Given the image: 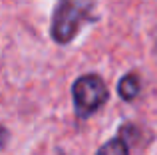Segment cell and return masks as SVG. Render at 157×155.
<instances>
[{"label": "cell", "instance_id": "3957f363", "mask_svg": "<svg viewBox=\"0 0 157 155\" xmlns=\"http://www.w3.org/2000/svg\"><path fill=\"white\" fill-rule=\"evenodd\" d=\"M139 88H141V84H139V78L137 74H125L119 80L117 84V92H119V97L125 101H131L137 97L139 93Z\"/></svg>", "mask_w": 157, "mask_h": 155}, {"label": "cell", "instance_id": "6da1fadb", "mask_svg": "<svg viewBox=\"0 0 157 155\" xmlns=\"http://www.w3.org/2000/svg\"><path fill=\"white\" fill-rule=\"evenodd\" d=\"M90 20H94L92 0H58L52 18V38L58 44L72 42Z\"/></svg>", "mask_w": 157, "mask_h": 155}, {"label": "cell", "instance_id": "7a4b0ae2", "mask_svg": "<svg viewBox=\"0 0 157 155\" xmlns=\"http://www.w3.org/2000/svg\"><path fill=\"white\" fill-rule=\"evenodd\" d=\"M72 97H74V108H76L78 117L86 119V117L94 115L96 112H100L107 104L109 92H107L105 81L100 76L86 74L74 81Z\"/></svg>", "mask_w": 157, "mask_h": 155}, {"label": "cell", "instance_id": "277c9868", "mask_svg": "<svg viewBox=\"0 0 157 155\" xmlns=\"http://www.w3.org/2000/svg\"><path fill=\"white\" fill-rule=\"evenodd\" d=\"M96 155H129V149H127V143L121 137H113V139L105 141V143L98 149Z\"/></svg>", "mask_w": 157, "mask_h": 155}]
</instances>
